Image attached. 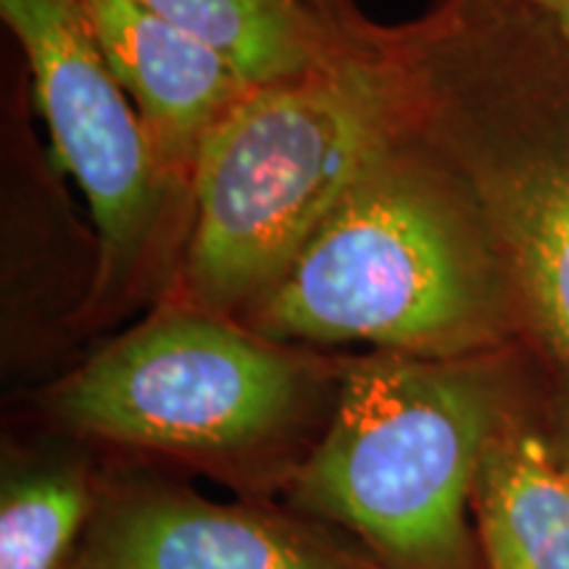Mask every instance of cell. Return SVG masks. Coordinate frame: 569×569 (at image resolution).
I'll list each match as a JSON object with an SVG mask.
<instances>
[{
  "mask_svg": "<svg viewBox=\"0 0 569 569\" xmlns=\"http://www.w3.org/2000/svg\"><path fill=\"white\" fill-rule=\"evenodd\" d=\"M415 130L467 184L517 317L569 375V40L522 0L388 27Z\"/></svg>",
  "mask_w": 569,
  "mask_h": 569,
  "instance_id": "cell-1",
  "label": "cell"
},
{
  "mask_svg": "<svg viewBox=\"0 0 569 569\" xmlns=\"http://www.w3.org/2000/svg\"><path fill=\"white\" fill-rule=\"evenodd\" d=\"M509 317L515 296L478 203L407 113L238 319L280 346L459 359L496 343Z\"/></svg>",
  "mask_w": 569,
  "mask_h": 569,
  "instance_id": "cell-2",
  "label": "cell"
},
{
  "mask_svg": "<svg viewBox=\"0 0 569 569\" xmlns=\"http://www.w3.org/2000/svg\"><path fill=\"white\" fill-rule=\"evenodd\" d=\"M386 30L322 67L253 84L213 127L190 184L182 303L234 319L251 309L407 122Z\"/></svg>",
  "mask_w": 569,
  "mask_h": 569,
  "instance_id": "cell-3",
  "label": "cell"
},
{
  "mask_svg": "<svg viewBox=\"0 0 569 569\" xmlns=\"http://www.w3.org/2000/svg\"><path fill=\"white\" fill-rule=\"evenodd\" d=\"M493 427V382L467 356L375 351L346 367L298 498L353 530L390 569H457Z\"/></svg>",
  "mask_w": 569,
  "mask_h": 569,
  "instance_id": "cell-4",
  "label": "cell"
},
{
  "mask_svg": "<svg viewBox=\"0 0 569 569\" xmlns=\"http://www.w3.org/2000/svg\"><path fill=\"white\" fill-rule=\"evenodd\" d=\"M303 367L240 319L177 301L61 382L56 411L77 430L174 453L264 443L296 415Z\"/></svg>",
  "mask_w": 569,
  "mask_h": 569,
  "instance_id": "cell-5",
  "label": "cell"
},
{
  "mask_svg": "<svg viewBox=\"0 0 569 569\" xmlns=\"http://www.w3.org/2000/svg\"><path fill=\"white\" fill-rule=\"evenodd\" d=\"M32 74L59 167L74 177L98 234L92 303L113 301L188 222L190 196L156 161L140 113L106 61L82 0H0Z\"/></svg>",
  "mask_w": 569,
  "mask_h": 569,
  "instance_id": "cell-6",
  "label": "cell"
},
{
  "mask_svg": "<svg viewBox=\"0 0 569 569\" xmlns=\"http://www.w3.org/2000/svg\"><path fill=\"white\" fill-rule=\"evenodd\" d=\"M98 46L151 142L156 161L190 196L198 156L251 82L203 40L134 0H82Z\"/></svg>",
  "mask_w": 569,
  "mask_h": 569,
  "instance_id": "cell-7",
  "label": "cell"
},
{
  "mask_svg": "<svg viewBox=\"0 0 569 569\" xmlns=\"http://www.w3.org/2000/svg\"><path fill=\"white\" fill-rule=\"evenodd\" d=\"M84 569H361L301 530L180 493L113 503L92 528Z\"/></svg>",
  "mask_w": 569,
  "mask_h": 569,
  "instance_id": "cell-8",
  "label": "cell"
},
{
  "mask_svg": "<svg viewBox=\"0 0 569 569\" xmlns=\"http://www.w3.org/2000/svg\"><path fill=\"white\" fill-rule=\"evenodd\" d=\"M475 498L488 569H569V472L538 438L493 440Z\"/></svg>",
  "mask_w": 569,
  "mask_h": 569,
  "instance_id": "cell-9",
  "label": "cell"
},
{
  "mask_svg": "<svg viewBox=\"0 0 569 569\" xmlns=\"http://www.w3.org/2000/svg\"><path fill=\"white\" fill-rule=\"evenodd\" d=\"M134 3L203 40L251 84L298 77L322 67L348 48L367 46L343 38L315 11L306 9L301 0H134Z\"/></svg>",
  "mask_w": 569,
  "mask_h": 569,
  "instance_id": "cell-10",
  "label": "cell"
},
{
  "mask_svg": "<svg viewBox=\"0 0 569 569\" xmlns=\"http://www.w3.org/2000/svg\"><path fill=\"white\" fill-rule=\"evenodd\" d=\"M88 515L82 475L42 467L13 475L0 501V569H56Z\"/></svg>",
  "mask_w": 569,
  "mask_h": 569,
  "instance_id": "cell-11",
  "label": "cell"
},
{
  "mask_svg": "<svg viewBox=\"0 0 569 569\" xmlns=\"http://www.w3.org/2000/svg\"><path fill=\"white\" fill-rule=\"evenodd\" d=\"M301 3L348 40L369 42L382 30V24H375V21H369L365 13L356 9L353 0H301Z\"/></svg>",
  "mask_w": 569,
  "mask_h": 569,
  "instance_id": "cell-12",
  "label": "cell"
},
{
  "mask_svg": "<svg viewBox=\"0 0 569 569\" xmlns=\"http://www.w3.org/2000/svg\"><path fill=\"white\" fill-rule=\"evenodd\" d=\"M522 3L540 13L561 38L569 40V0H522Z\"/></svg>",
  "mask_w": 569,
  "mask_h": 569,
  "instance_id": "cell-13",
  "label": "cell"
}]
</instances>
